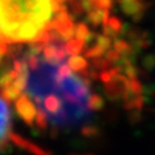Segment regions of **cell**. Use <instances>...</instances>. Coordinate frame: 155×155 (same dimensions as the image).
I'll return each instance as SVG.
<instances>
[{
	"instance_id": "obj_2",
	"label": "cell",
	"mask_w": 155,
	"mask_h": 155,
	"mask_svg": "<svg viewBox=\"0 0 155 155\" xmlns=\"http://www.w3.org/2000/svg\"><path fill=\"white\" fill-rule=\"evenodd\" d=\"M62 0H0V48L35 43L52 28Z\"/></svg>"
},
{
	"instance_id": "obj_1",
	"label": "cell",
	"mask_w": 155,
	"mask_h": 155,
	"mask_svg": "<svg viewBox=\"0 0 155 155\" xmlns=\"http://www.w3.org/2000/svg\"><path fill=\"white\" fill-rule=\"evenodd\" d=\"M80 51V40L49 30L0 75V93L27 125L52 136L94 133L104 100Z\"/></svg>"
},
{
	"instance_id": "obj_4",
	"label": "cell",
	"mask_w": 155,
	"mask_h": 155,
	"mask_svg": "<svg viewBox=\"0 0 155 155\" xmlns=\"http://www.w3.org/2000/svg\"><path fill=\"white\" fill-rule=\"evenodd\" d=\"M7 147L5 146H4V145H2V143H0V154H2L3 151H4V150H5Z\"/></svg>"
},
{
	"instance_id": "obj_3",
	"label": "cell",
	"mask_w": 155,
	"mask_h": 155,
	"mask_svg": "<svg viewBox=\"0 0 155 155\" xmlns=\"http://www.w3.org/2000/svg\"><path fill=\"white\" fill-rule=\"evenodd\" d=\"M12 128V107L9 105V101L0 93V143L5 147L16 140Z\"/></svg>"
}]
</instances>
